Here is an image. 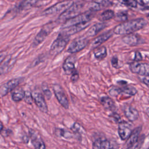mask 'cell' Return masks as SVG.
Returning a JSON list of instances; mask_svg holds the SVG:
<instances>
[{
	"mask_svg": "<svg viewBox=\"0 0 149 149\" xmlns=\"http://www.w3.org/2000/svg\"><path fill=\"white\" fill-rule=\"evenodd\" d=\"M29 134L31 143L35 149H45V143L38 132L34 130H30Z\"/></svg>",
	"mask_w": 149,
	"mask_h": 149,
	"instance_id": "4fadbf2b",
	"label": "cell"
},
{
	"mask_svg": "<svg viewBox=\"0 0 149 149\" xmlns=\"http://www.w3.org/2000/svg\"><path fill=\"white\" fill-rule=\"evenodd\" d=\"M89 24H90L89 23H83V24H80L75 26H72L65 29H63L62 31L60 33L69 37V36H72L86 29Z\"/></svg>",
	"mask_w": 149,
	"mask_h": 149,
	"instance_id": "5bb4252c",
	"label": "cell"
},
{
	"mask_svg": "<svg viewBox=\"0 0 149 149\" xmlns=\"http://www.w3.org/2000/svg\"><path fill=\"white\" fill-rule=\"evenodd\" d=\"M146 23V20L143 18L125 22L116 26L113 32L118 35L130 34L143 28Z\"/></svg>",
	"mask_w": 149,
	"mask_h": 149,
	"instance_id": "6da1fadb",
	"label": "cell"
},
{
	"mask_svg": "<svg viewBox=\"0 0 149 149\" xmlns=\"http://www.w3.org/2000/svg\"><path fill=\"white\" fill-rule=\"evenodd\" d=\"M69 41V37L59 33L58 37L51 45L49 53L52 56H55L61 53L65 48Z\"/></svg>",
	"mask_w": 149,
	"mask_h": 149,
	"instance_id": "277c9868",
	"label": "cell"
},
{
	"mask_svg": "<svg viewBox=\"0 0 149 149\" xmlns=\"http://www.w3.org/2000/svg\"><path fill=\"white\" fill-rule=\"evenodd\" d=\"M134 59V61H136V62H139L140 61L142 60V56L139 52H136Z\"/></svg>",
	"mask_w": 149,
	"mask_h": 149,
	"instance_id": "60d3db41",
	"label": "cell"
},
{
	"mask_svg": "<svg viewBox=\"0 0 149 149\" xmlns=\"http://www.w3.org/2000/svg\"><path fill=\"white\" fill-rule=\"evenodd\" d=\"M114 16H115V13L112 10L108 9L104 11L100 15L99 19L101 21H107L113 17Z\"/></svg>",
	"mask_w": 149,
	"mask_h": 149,
	"instance_id": "4316f807",
	"label": "cell"
},
{
	"mask_svg": "<svg viewBox=\"0 0 149 149\" xmlns=\"http://www.w3.org/2000/svg\"><path fill=\"white\" fill-rule=\"evenodd\" d=\"M107 25L104 23H98L93 25L90 28L88 31L87 33V34L88 37H93L98 34L101 30L106 27Z\"/></svg>",
	"mask_w": 149,
	"mask_h": 149,
	"instance_id": "44dd1931",
	"label": "cell"
},
{
	"mask_svg": "<svg viewBox=\"0 0 149 149\" xmlns=\"http://www.w3.org/2000/svg\"><path fill=\"white\" fill-rule=\"evenodd\" d=\"M141 82L149 88V76L143 77L141 79Z\"/></svg>",
	"mask_w": 149,
	"mask_h": 149,
	"instance_id": "f35d334b",
	"label": "cell"
},
{
	"mask_svg": "<svg viewBox=\"0 0 149 149\" xmlns=\"http://www.w3.org/2000/svg\"><path fill=\"white\" fill-rule=\"evenodd\" d=\"M111 4V2L108 0H95L90 3L88 7L90 10L95 12L100 10Z\"/></svg>",
	"mask_w": 149,
	"mask_h": 149,
	"instance_id": "e0dca14e",
	"label": "cell"
},
{
	"mask_svg": "<svg viewBox=\"0 0 149 149\" xmlns=\"http://www.w3.org/2000/svg\"><path fill=\"white\" fill-rule=\"evenodd\" d=\"M121 91H122V93H123L125 94L130 95V96L134 95L137 92V90H136V88L131 86H125L123 88H121Z\"/></svg>",
	"mask_w": 149,
	"mask_h": 149,
	"instance_id": "83f0119b",
	"label": "cell"
},
{
	"mask_svg": "<svg viewBox=\"0 0 149 149\" xmlns=\"http://www.w3.org/2000/svg\"><path fill=\"white\" fill-rule=\"evenodd\" d=\"M38 0H24L20 5L22 9H28L32 7L38 2Z\"/></svg>",
	"mask_w": 149,
	"mask_h": 149,
	"instance_id": "f1b7e54d",
	"label": "cell"
},
{
	"mask_svg": "<svg viewBox=\"0 0 149 149\" xmlns=\"http://www.w3.org/2000/svg\"><path fill=\"white\" fill-rule=\"evenodd\" d=\"M52 89L59 104L64 108L68 109L69 106V101L62 87L58 84H55L52 86Z\"/></svg>",
	"mask_w": 149,
	"mask_h": 149,
	"instance_id": "8992f818",
	"label": "cell"
},
{
	"mask_svg": "<svg viewBox=\"0 0 149 149\" xmlns=\"http://www.w3.org/2000/svg\"><path fill=\"white\" fill-rule=\"evenodd\" d=\"M24 101L28 104H31L33 101V98L32 97L31 93H30L29 91H25V95L24 97Z\"/></svg>",
	"mask_w": 149,
	"mask_h": 149,
	"instance_id": "836d02e7",
	"label": "cell"
},
{
	"mask_svg": "<svg viewBox=\"0 0 149 149\" xmlns=\"http://www.w3.org/2000/svg\"><path fill=\"white\" fill-rule=\"evenodd\" d=\"M75 62L76 58L71 56L65 59L63 64L62 68L66 74H72L75 70Z\"/></svg>",
	"mask_w": 149,
	"mask_h": 149,
	"instance_id": "2e32d148",
	"label": "cell"
},
{
	"mask_svg": "<svg viewBox=\"0 0 149 149\" xmlns=\"http://www.w3.org/2000/svg\"><path fill=\"white\" fill-rule=\"evenodd\" d=\"M111 117H112V118H113L115 121H119L120 120V119L119 115H118L117 113H113V114H112Z\"/></svg>",
	"mask_w": 149,
	"mask_h": 149,
	"instance_id": "7bdbcfd3",
	"label": "cell"
},
{
	"mask_svg": "<svg viewBox=\"0 0 149 149\" xmlns=\"http://www.w3.org/2000/svg\"><path fill=\"white\" fill-rule=\"evenodd\" d=\"M109 93L111 95H112L113 97H116L122 93L121 88H119V87H115V86L112 87L110 88Z\"/></svg>",
	"mask_w": 149,
	"mask_h": 149,
	"instance_id": "d6a6232c",
	"label": "cell"
},
{
	"mask_svg": "<svg viewBox=\"0 0 149 149\" xmlns=\"http://www.w3.org/2000/svg\"><path fill=\"white\" fill-rule=\"evenodd\" d=\"M111 64L113 67L117 68L118 65V59L116 57H113L111 59Z\"/></svg>",
	"mask_w": 149,
	"mask_h": 149,
	"instance_id": "ab89813d",
	"label": "cell"
},
{
	"mask_svg": "<svg viewBox=\"0 0 149 149\" xmlns=\"http://www.w3.org/2000/svg\"><path fill=\"white\" fill-rule=\"evenodd\" d=\"M123 113L130 122H134L139 117V111L130 105H125L123 107Z\"/></svg>",
	"mask_w": 149,
	"mask_h": 149,
	"instance_id": "9a60e30c",
	"label": "cell"
},
{
	"mask_svg": "<svg viewBox=\"0 0 149 149\" xmlns=\"http://www.w3.org/2000/svg\"><path fill=\"white\" fill-rule=\"evenodd\" d=\"M115 19L118 21H126L127 19V15L126 12H120L117 13Z\"/></svg>",
	"mask_w": 149,
	"mask_h": 149,
	"instance_id": "e575fe53",
	"label": "cell"
},
{
	"mask_svg": "<svg viewBox=\"0 0 149 149\" xmlns=\"http://www.w3.org/2000/svg\"><path fill=\"white\" fill-rule=\"evenodd\" d=\"M55 134L60 137L65 139H70L73 137V134L66 130L62 129H55Z\"/></svg>",
	"mask_w": 149,
	"mask_h": 149,
	"instance_id": "484cf974",
	"label": "cell"
},
{
	"mask_svg": "<svg viewBox=\"0 0 149 149\" xmlns=\"http://www.w3.org/2000/svg\"><path fill=\"white\" fill-rule=\"evenodd\" d=\"M88 40L86 37H80L70 42L67 51L71 54H75L83 49L88 44Z\"/></svg>",
	"mask_w": 149,
	"mask_h": 149,
	"instance_id": "5b68a950",
	"label": "cell"
},
{
	"mask_svg": "<svg viewBox=\"0 0 149 149\" xmlns=\"http://www.w3.org/2000/svg\"><path fill=\"white\" fill-rule=\"evenodd\" d=\"M53 24H47L42 27L40 31L37 34V35L36 36L33 42V46L36 47L37 45H39L40 43H41L45 38L47 37V36L48 35V34L50 33L51 30L54 27Z\"/></svg>",
	"mask_w": 149,
	"mask_h": 149,
	"instance_id": "7c38bea8",
	"label": "cell"
},
{
	"mask_svg": "<svg viewBox=\"0 0 149 149\" xmlns=\"http://www.w3.org/2000/svg\"><path fill=\"white\" fill-rule=\"evenodd\" d=\"M112 33L111 31H108V32L105 33L97 37L92 41L91 48L93 49L97 48L101 44L104 43L107 40H108L112 36Z\"/></svg>",
	"mask_w": 149,
	"mask_h": 149,
	"instance_id": "d6986e66",
	"label": "cell"
},
{
	"mask_svg": "<svg viewBox=\"0 0 149 149\" xmlns=\"http://www.w3.org/2000/svg\"><path fill=\"white\" fill-rule=\"evenodd\" d=\"M101 139L95 140L93 143V149H101Z\"/></svg>",
	"mask_w": 149,
	"mask_h": 149,
	"instance_id": "d590c367",
	"label": "cell"
},
{
	"mask_svg": "<svg viewBox=\"0 0 149 149\" xmlns=\"http://www.w3.org/2000/svg\"><path fill=\"white\" fill-rule=\"evenodd\" d=\"M140 147V142L137 141L134 144L131 146L130 147H129L127 149H139Z\"/></svg>",
	"mask_w": 149,
	"mask_h": 149,
	"instance_id": "b9f144b4",
	"label": "cell"
},
{
	"mask_svg": "<svg viewBox=\"0 0 149 149\" xmlns=\"http://www.w3.org/2000/svg\"><path fill=\"white\" fill-rule=\"evenodd\" d=\"M94 55L97 59L99 61L102 60L107 55V48L105 47H101L98 48L94 51Z\"/></svg>",
	"mask_w": 149,
	"mask_h": 149,
	"instance_id": "d4e9b609",
	"label": "cell"
},
{
	"mask_svg": "<svg viewBox=\"0 0 149 149\" xmlns=\"http://www.w3.org/2000/svg\"><path fill=\"white\" fill-rule=\"evenodd\" d=\"M71 130L75 133L79 134H82L85 133L86 131L84 129V128L78 123H74L73 125L71 127Z\"/></svg>",
	"mask_w": 149,
	"mask_h": 149,
	"instance_id": "f546056e",
	"label": "cell"
},
{
	"mask_svg": "<svg viewBox=\"0 0 149 149\" xmlns=\"http://www.w3.org/2000/svg\"><path fill=\"white\" fill-rule=\"evenodd\" d=\"M120 2L130 8H135L137 6V2L136 0H120Z\"/></svg>",
	"mask_w": 149,
	"mask_h": 149,
	"instance_id": "4dcf8cb0",
	"label": "cell"
},
{
	"mask_svg": "<svg viewBox=\"0 0 149 149\" xmlns=\"http://www.w3.org/2000/svg\"><path fill=\"white\" fill-rule=\"evenodd\" d=\"M137 2V3L140 4L141 6L146 7V8H149V0H136Z\"/></svg>",
	"mask_w": 149,
	"mask_h": 149,
	"instance_id": "8d00e7d4",
	"label": "cell"
},
{
	"mask_svg": "<svg viewBox=\"0 0 149 149\" xmlns=\"http://www.w3.org/2000/svg\"><path fill=\"white\" fill-rule=\"evenodd\" d=\"M42 90L44 95L47 97V100H49L52 95V94H51V92L48 86V84L46 83H43L42 84Z\"/></svg>",
	"mask_w": 149,
	"mask_h": 149,
	"instance_id": "1f68e13d",
	"label": "cell"
},
{
	"mask_svg": "<svg viewBox=\"0 0 149 149\" xmlns=\"http://www.w3.org/2000/svg\"><path fill=\"white\" fill-rule=\"evenodd\" d=\"M25 91L22 88H16L12 92V99L15 102H19L24 99Z\"/></svg>",
	"mask_w": 149,
	"mask_h": 149,
	"instance_id": "7402d4cb",
	"label": "cell"
},
{
	"mask_svg": "<svg viewBox=\"0 0 149 149\" xmlns=\"http://www.w3.org/2000/svg\"><path fill=\"white\" fill-rule=\"evenodd\" d=\"M100 144H101V149H117L118 148L117 143L107 139H101Z\"/></svg>",
	"mask_w": 149,
	"mask_h": 149,
	"instance_id": "cb8c5ba5",
	"label": "cell"
},
{
	"mask_svg": "<svg viewBox=\"0 0 149 149\" xmlns=\"http://www.w3.org/2000/svg\"><path fill=\"white\" fill-rule=\"evenodd\" d=\"M31 94L33 101L39 109L43 113H47L48 111V107L42 94L38 91H33Z\"/></svg>",
	"mask_w": 149,
	"mask_h": 149,
	"instance_id": "30bf717a",
	"label": "cell"
},
{
	"mask_svg": "<svg viewBox=\"0 0 149 149\" xmlns=\"http://www.w3.org/2000/svg\"><path fill=\"white\" fill-rule=\"evenodd\" d=\"M93 12L90 10V11H87L84 13H80L77 16L66 21L63 24L62 29H63L72 26L89 23V22L93 19Z\"/></svg>",
	"mask_w": 149,
	"mask_h": 149,
	"instance_id": "7a4b0ae2",
	"label": "cell"
},
{
	"mask_svg": "<svg viewBox=\"0 0 149 149\" xmlns=\"http://www.w3.org/2000/svg\"><path fill=\"white\" fill-rule=\"evenodd\" d=\"M73 4L74 2L72 0H65L59 2L45 9L43 12L42 15L47 16L55 13H62L69 8H70Z\"/></svg>",
	"mask_w": 149,
	"mask_h": 149,
	"instance_id": "3957f363",
	"label": "cell"
},
{
	"mask_svg": "<svg viewBox=\"0 0 149 149\" xmlns=\"http://www.w3.org/2000/svg\"><path fill=\"white\" fill-rule=\"evenodd\" d=\"M147 17H148V19L149 20V14L148 15V16H147Z\"/></svg>",
	"mask_w": 149,
	"mask_h": 149,
	"instance_id": "f6af8a7d",
	"label": "cell"
},
{
	"mask_svg": "<svg viewBox=\"0 0 149 149\" xmlns=\"http://www.w3.org/2000/svg\"><path fill=\"white\" fill-rule=\"evenodd\" d=\"M146 113H147V116L149 117V108H147V109H146Z\"/></svg>",
	"mask_w": 149,
	"mask_h": 149,
	"instance_id": "ee69618b",
	"label": "cell"
},
{
	"mask_svg": "<svg viewBox=\"0 0 149 149\" xmlns=\"http://www.w3.org/2000/svg\"><path fill=\"white\" fill-rule=\"evenodd\" d=\"M122 41L126 44L130 46H135L142 42L141 38L136 34H127L122 38Z\"/></svg>",
	"mask_w": 149,
	"mask_h": 149,
	"instance_id": "ac0fdd59",
	"label": "cell"
},
{
	"mask_svg": "<svg viewBox=\"0 0 149 149\" xmlns=\"http://www.w3.org/2000/svg\"><path fill=\"white\" fill-rule=\"evenodd\" d=\"M141 126H139L133 130L132 133L131 134L129 139L127 140L126 144L128 147L134 144L138 141V139L141 132Z\"/></svg>",
	"mask_w": 149,
	"mask_h": 149,
	"instance_id": "ffe728a7",
	"label": "cell"
},
{
	"mask_svg": "<svg viewBox=\"0 0 149 149\" xmlns=\"http://www.w3.org/2000/svg\"><path fill=\"white\" fill-rule=\"evenodd\" d=\"M134 129L132 125L128 122L120 121L118 126V134L122 140H127Z\"/></svg>",
	"mask_w": 149,
	"mask_h": 149,
	"instance_id": "9c48e42d",
	"label": "cell"
},
{
	"mask_svg": "<svg viewBox=\"0 0 149 149\" xmlns=\"http://www.w3.org/2000/svg\"><path fill=\"white\" fill-rule=\"evenodd\" d=\"M21 79L19 78L13 79L8 81L6 83L1 85L0 87V95L1 97H4L9 92L13 91L15 89L20 83Z\"/></svg>",
	"mask_w": 149,
	"mask_h": 149,
	"instance_id": "8fae6325",
	"label": "cell"
},
{
	"mask_svg": "<svg viewBox=\"0 0 149 149\" xmlns=\"http://www.w3.org/2000/svg\"><path fill=\"white\" fill-rule=\"evenodd\" d=\"M79 76L78 73L75 71L72 73V75L71 76V80L73 82H75L79 79Z\"/></svg>",
	"mask_w": 149,
	"mask_h": 149,
	"instance_id": "74e56055",
	"label": "cell"
},
{
	"mask_svg": "<svg viewBox=\"0 0 149 149\" xmlns=\"http://www.w3.org/2000/svg\"><path fill=\"white\" fill-rule=\"evenodd\" d=\"M129 68L134 73L143 76H149V64L147 63L134 61L130 64Z\"/></svg>",
	"mask_w": 149,
	"mask_h": 149,
	"instance_id": "52a82bcc",
	"label": "cell"
},
{
	"mask_svg": "<svg viewBox=\"0 0 149 149\" xmlns=\"http://www.w3.org/2000/svg\"><path fill=\"white\" fill-rule=\"evenodd\" d=\"M81 7L79 5L73 4L70 8L65 11L63 13H61L58 17V22H66L70 19H72L78 15H79Z\"/></svg>",
	"mask_w": 149,
	"mask_h": 149,
	"instance_id": "ba28073f",
	"label": "cell"
},
{
	"mask_svg": "<svg viewBox=\"0 0 149 149\" xmlns=\"http://www.w3.org/2000/svg\"><path fill=\"white\" fill-rule=\"evenodd\" d=\"M100 101L102 106L105 109L108 110H113L115 109V102L110 97L104 96L101 98Z\"/></svg>",
	"mask_w": 149,
	"mask_h": 149,
	"instance_id": "603a6c76",
	"label": "cell"
}]
</instances>
